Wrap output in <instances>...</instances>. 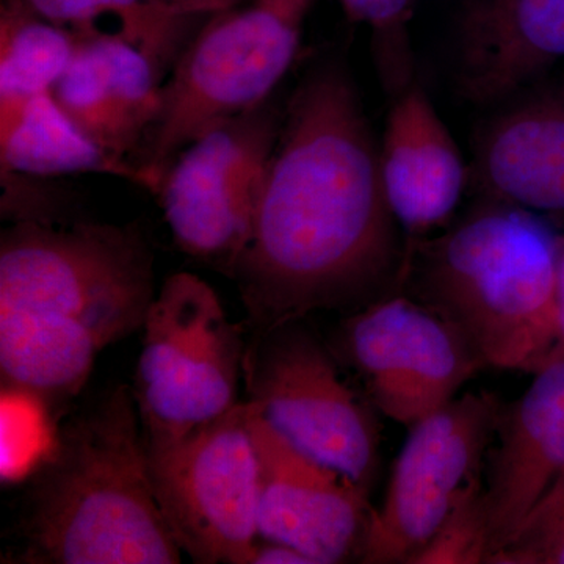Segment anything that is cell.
<instances>
[{"label":"cell","instance_id":"1","mask_svg":"<svg viewBox=\"0 0 564 564\" xmlns=\"http://www.w3.org/2000/svg\"><path fill=\"white\" fill-rule=\"evenodd\" d=\"M397 226L358 93L343 69L322 66L282 115L234 272L254 333L383 299L406 262Z\"/></svg>","mask_w":564,"mask_h":564},{"label":"cell","instance_id":"2","mask_svg":"<svg viewBox=\"0 0 564 564\" xmlns=\"http://www.w3.org/2000/svg\"><path fill=\"white\" fill-rule=\"evenodd\" d=\"M29 564H176L152 489L139 408L118 386L58 433L29 497Z\"/></svg>","mask_w":564,"mask_h":564},{"label":"cell","instance_id":"3","mask_svg":"<svg viewBox=\"0 0 564 564\" xmlns=\"http://www.w3.org/2000/svg\"><path fill=\"white\" fill-rule=\"evenodd\" d=\"M564 236L492 202L406 258L419 302L454 323L485 366L538 372L555 340V280Z\"/></svg>","mask_w":564,"mask_h":564},{"label":"cell","instance_id":"4","mask_svg":"<svg viewBox=\"0 0 564 564\" xmlns=\"http://www.w3.org/2000/svg\"><path fill=\"white\" fill-rule=\"evenodd\" d=\"M314 0H248L212 14L162 85L158 117L133 163L159 193L188 144L269 101L296 52Z\"/></svg>","mask_w":564,"mask_h":564},{"label":"cell","instance_id":"5","mask_svg":"<svg viewBox=\"0 0 564 564\" xmlns=\"http://www.w3.org/2000/svg\"><path fill=\"white\" fill-rule=\"evenodd\" d=\"M152 263L132 226L14 223L0 237V307L74 318L111 345L143 328Z\"/></svg>","mask_w":564,"mask_h":564},{"label":"cell","instance_id":"6","mask_svg":"<svg viewBox=\"0 0 564 564\" xmlns=\"http://www.w3.org/2000/svg\"><path fill=\"white\" fill-rule=\"evenodd\" d=\"M135 397L144 441L184 436L231 411L248 345L202 278L176 273L155 293L143 323Z\"/></svg>","mask_w":564,"mask_h":564},{"label":"cell","instance_id":"7","mask_svg":"<svg viewBox=\"0 0 564 564\" xmlns=\"http://www.w3.org/2000/svg\"><path fill=\"white\" fill-rule=\"evenodd\" d=\"M247 402L184 436L150 443L155 499L174 541L199 564H248L258 543L259 459Z\"/></svg>","mask_w":564,"mask_h":564},{"label":"cell","instance_id":"8","mask_svg":"<svg viewBox=\"0 0 564 564\" xmlns=\"http://www.w3.org/2000/svg\"><path fill=\"white\" fill-rule=\"evenodd\" d=\"M247 402L304 454L369 489L380 430L329 352L296 322L254 333L243 359Z\"/></svg>","mask_w":564,"mask_h":564},{"label":"cell","instance_id":"9","mask_svg":"<svg viewBox=\"0 0 564 564\" xmlns=\"http://www.w3.org/2000/svg\"><path fill=\"white\" fill-rule=\"evenodd\" d=\"M503 406L491 392H467L411 426L362 563H411L437 530L484 488L485 458Z\"/></svg>","mask_w":564,"mask_h":564},{"label":"cell","instance_id":"10","mask_svg":"<svg viewBox=\"0 0 564 564\" xmlns=\"http://www.w3.org/2000/svg\"><path fill=\"white\" fill-rule=\"evenodd\" d=\"M282 118L267 101L203 133L177 155L158 195L181 251L234 278Z\"/></svg>","mask_w":564,"mask_h":564},{"label":"cell","instance_id":"11","mask_svg":"<svg viewBox=\"0 0 564 564\" xmlns=\"http://www.w3.org/2000/svg\"><path fill=\"white\" fill-rule=\"evenodd\" d=\"M339 343L375 406L410 429L485 367L454 323L406 296L364 307L345 323Z\"/></svg>","mask_w":564,"mask_h":564},{"label":"cell","instance_id":"12","mask_svg":"<svg viewBox=\"0 0 564 564\" xmlns=\"http://www.w3.org/2000/svg\"><path fill=\"white\" fill-rule=\"evenodd\" d=\"M248 411L259 459V538L292 545L315 564L361 558L375 511L369 489L289 443L250 403Z\"/></svg>","mask_w":564,"mask_h":564},{"label":"cell","instance_id":"13","mask_svg":"<svg viewBox=\"0 0 564 564\" xmlns=\"http://www.w3.org/2000/svg\"><path fill=\"white\" fill-rule=\"evenodd\" d=\"M534 375L522 397L503 408L489 452L481 499L491 558L564 475V361Z\"/></svg>","mask_w":564,"mask_h":564},{"label":"cell","instance_id":"14","mask_svg":"<svg viewBox=\"0 0 564 564\" xmlns=\"http://www.w3.org/2000/svg\"><path fill=\"white\" fill-rule=\"evenodd\" d=\"M386 199L400 228L426 236L452 217L467 182L462 151L425 91H403L380 150Z\"/></svg>","mask_w":564,"mask_h":564},{"label":"cell","instance_id":"15","mask_svg":"<svg viewBox=\"0 0 564 564\" xmlns=\"http://www.w3.org/2000/svg\"><path fill=\"white\" fill-rule=\"evenodd\" d=\"M163 76L147 55L120 41H77L52 98L82 132L133 162L161 107Z\"/></svg>","mask_w":564,"mask_h":564},{"label":"cell","instance_id":"16","mask_svg":"<svg viewBox=\"0 0 564 564\" xmlns=\"http://www.w3.org/2000/svg\"><path fill=\"white\" fill-rule=\"evenodd\" d=\"M564 61V0H480L464 18L459 88L470 101L508 98Z\"/></svg>","mask_w":564,"mask_h":564},{"label":"cell","instance_id":"17","mask_svg":"<svg viewBox=\"0 0 564 564\" xmlns=\"http://www.w3.org/2000/svg\"><path fill=\"white\" fill-rule=\"evenodd\" d=\"M475 180L492 202L564 218V91L494 118L478 139Z\"/></svg>","mask_w":564,"mask_h":564},{"label":"cell","instance_id":"18","mask_svg":"<svg viewBox=\"0 0 564 564\" xmlns=\"http://www.w3.org/2000/svg\"><path fill=\"white\" fill-rule=\"evenodd\" d=\"M106 339L74 318L0 307L3 389L40 402L73 399L87 384Z\"/></svg>","mask_w":564,"mask_h":564},{"label":"cell","instance_id":"19","mask_svg":"<svg viewBox=\"0 0 564 564\" xmlns=\"http://www.w3.org/2000/svg\"><path fill=\"white\" fill-rule=\"evenodd\" d=\"M77 41H120L147 55L162 76L191 41L196 14L159 0H11Z\"/></svg>","mask_w":564,"mask_h":564},{"label":"cell","instance_id":"20","mask_svg":"<svg viewBox=\"0 0 564 564\" xmlns=\"http://www.w3.org/2000/svg\"><path fill=\"white\" fill-rule=\"evenodd\" d=\"M2 173L24 176L109 174L154 193V182L135 163L95 143L69 120L50 91L35 96L17 128L0 139Z\"/></svg>","mask_w":564,"mask_h":564},{"label":"cell","instance_id":"21","mask_svg":"<svg viewBox=\"0 0 564 564\" xmlns=\"http://www.w3.org/2000/svg\"><path fill=\"white\" fill-rule=\"evenodd\" d=\"M77 40L6 0L0 13V139L9 135L29 104L51 91L68 68Z\"/></svg>","mask_w":564,"mask_h":564},{"label":"cell","instance_id":"22","mask_svg":"<svg viewBox=\"0 0 564 564\" xmlns=\"http://www.w3.org/2000/svg\"><path fill=\"white\" fill-rule=\"evenodd\" d=\"M489 564H564V475Z\"/></svg>","mask_w":564,"mask_h":564},{"label":"cell","instance_id":"23","mask_svg":"<svg viewBox=\"0 0 564 564\" xmlns=\"http://www.w3.org/2000/svg\"><path fill=\"white\" fill-rule=\"evenodd\" d=\"M481 491L469 497L445 521L411 564H488L491 540Z\"/></svg>","mask_w":564,"mask_h":564},{"label":"cell","instance_id":"24","mask_svg":"<svg viewBox=\"0 0 564 564\" xmlns=\"http://www.w3.org/2000/svg\"><path fill=\"white\" fill-rule=\"evenodd\" d=\"M352 22L369 25L383 46L400 43L408 22L422 0H339Z\"/></svg>","mask_w":564,"mask_h":564},{"label":"cell","instance_id":"25","mask_svg":"<svg viewBox=\"0 0 564 564\" xmlns=\"http://www.w3.org/2000/svg\"><path fill=\"white\" fill-rule=\"evenodd\" d=\"M248 564H315L314 560L292 545L261 540L252 547Z\"/></svg>","mask_w":564,"mask_h":564},{"label":"cell","instance_id":"26","mask_svg":"<svg viewBox=\"0 0 564 564\" xmlns=\"http://www.w3.org/2000/svg\"><path fill=\"white\" fill-rule=\"evenodd\" d=\"M560 361H564V247L555 280V340L543 367Z\"/></svg>","mask_w":564,"mask_h":564},{"label":"cell","instance_id":"27","mask_svg":"<svg viewBox=\"0 0 564 564\" xmlns=\"http://www.w3.org/2000/svg\"><path fill=\"white\" fill-rule=\"evenodd\" d=\"M159 2L196 17H212L218 11L240 6L243 0H159Z\"/></svg>","mask_w":564,"mask_h":564}]
</instances>
